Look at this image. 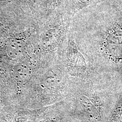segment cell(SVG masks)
<instances>
[{
    "label": "cell",
    "mask_w": 122,
    "mask_h": 122,
    "mask_svg": "<svg viewBox=\"0 0 122 122\" xmlns=\"http://www.w3.org/2000/svg\"><path fill=\"white\" fill-rule=\"evenodd\" d=\"M81 102L83 107H85V108L89 113L94 115L95 117H96V116L98 115L97 110L88 99L85 97H82L81 99Z\"/></svg>",
    "instance_id": "obj_1"
}]
</instances>
